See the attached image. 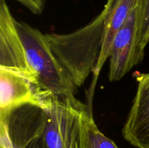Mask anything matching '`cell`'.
I'll return each instance as SVG.
<instances>
[{
	"instance_id": "cell-5",
	"label": "cell",
	"mask_w": 149,
	"mask_h": 148,
	"mask_svg": "<svg viewBox=\"0 0 149 148\" xmlns=\"http://www.w3.org/2000/svg\"><path fill=\"white\" fill-rule=\"evenodd\" d=\"M15 20L6 0H0V68L21 74L36 87Z\"/></svg>"
},
{
	"instance_id": "cell-2",
	"label": "cell",
	"mask_w": 149,
	"mask_h": 148,
	"mask_svg": "<svg viewBox=\"0 0 149 148\" xmlns=\"http://www.w3.org/2000/svg\"><path fill=\"white\" fill-rule=\"evenodd\" d=\"M15 24L40 97H75L78 87L52 52L46 34L24 22L15 20Z\"/></svg>"
},
{
	"instance_id": "cell-6",
	"label": "cell",
	"mask_w": 149,
	"mask_h": 148,
	"mask_svg": "<svg viewBox=\"0 0 149 148\" xmlns=\"http://www.w3.org/2000/svg\"><path fill=\"white\" fill-rule=\"evenodd\" d=\"M136 94L128 114L122 136L137 148H149V73L135 72Z\"/></svg>"
},
{
	"instance_id": "cell-1",
	"label": "cell",
	"mask_w": 149,
	"mask_h": 148,
	"mask_svg": "<svg viewBox=\"0 0 149 148\" xmlns=\"http://www.w3.org/2000/svg\"><path fill=\"white\" fill-rule=\"evenodd\" d=\"M115 2L106 1L94 20L76 31L65 34L46 33L52 52L78 88L84 84L97 65L108 17Z\"/></svg>"
},
{
	"instance_id": "cell-10",
	"label": "cell",
	"mask_w": 149,
	"mask_h": 148,
	"mask_svg": "<svg viewBox=\"0 0 149 148\" xmlns=\"http://www.w3.org/2000/svg\"><path fill=\"white\" fill-rule=\"evenodd\" d=\"M136 7V39L134 57L135 65L142 62L145 55V49L149 43V0H138Z\"/></svg>"
},
{
	"instance_id": "cell-13",
	"label": "cell",
	"mask_w": 149,
	"mask_h": 148,
	"mask_svg": "<svg viewBox=\"0 0 149 148\" xmlns=\"http://www.w3.org/2000/svg\"><path fill=\"white\" fill-rule=\"evenodd\" d=\"M26 148H45V145H44L43 141H42V137L39 136V137L33 139Z\"/></svg>"
},
{
	"instance_id": "cell-7",
	"label": "cell",
	"mask_w": 149,
	"mask_h": 148,
	"mask_svg": "<svg viewBox=\"0 0 149 148\" xmlns=\"http://www.w3.org/2000/svg\"><path fill=\"white\" fill-rule=\"evenodd\" d=\"M137 26V7L132 10L113 39L109 52V79L111 82L122 79L135 66Z\"/></svg>"
},
{
	"instance_id": "cell-11",
	"label": "cell",
	"mask_w": 149,
	"mask_h": 148,
	"mask_svg": "<svg viewBox=\"0 0 149 148\" xmlns=\"http://www.w3.org/2000/svg\"><path fill=\"white\" fill-rule=\"evenodd\" d=\"M83 148H119L98 129L93 118L92 107H89L84 117Z\"/></svg>"
},
{
	"instance_id": "cell-8",
	"label": "cell",
	"mask_w": 149,
	"mask_h": 148,
	"mask_svg": "<svg viewBox=\"0 0 149 148\" xmlns=\"http://www.w3.org/2000/svg\"><path fill=\"white\" fill-rule=\"evenodd\" d=\"M28 104L43 107L35 86L21 74L0 68V113Z\"/></svg>"
},
{
	"instance_id": "cell-3",
	"label": "cell",
	"mask_w": 149,
	"mask_h": 148,
	"mask_svg": "<svg viewBox=\"0 0 149 148\" xmlns=\"http://www.w3.org/2000/svg\"><path fill=\"white\" fill-rule=\"evenodd\" d=\"M75 97L44 100L46 122L41 134L45 148H83L84 117L89 107Z\"/></svg>"
},
{
	"instance_id": "cell-14",
	"label": "cell",
	"mask_w": 149,
	"mask_h": 148,
	"mask_svg": "<svg viewBox=\"0 0 149 148\" xmlns=\"http://www.w3.org/2000/svg\"><path fill=\"white\" fill-rule=\"evenodd\" d=\"M108 1H116V0H108Z\"/></svg>"
},
{
	"instance_id": "cell-4",
	"label": "cell",
	"mask_w": 149,
	"mask_h": 148,
	"mask_svg": "<svg viewBox=\"0 0 149 148\" xmlns=\"http://www.w3.org/2000/svg\"><path fill=\"white\" fill-rule=\"evenodd\" d=\"M46 118L43 107L32 104L0 113V148H26L41 136Z\"/></svg>"
},
{
	"instance_id": "cell-9",
	"label": "cell",
	"mask_w": 149,
	"mask_h": 148,
	"mask_svg": "<svg viewBox=\"0 0 149 148\" xmlns=\"http://www.w3.org/2000/svg\"><path fill=\"white\" fill-rule=\"evenodd\" d=\"M138 0H116L111 9L105 30L103 46L99 57L98 62L95 68L93 73V80L91 85V93L94 90L96 81L105 62L109 59V52L113 43V39L118 30L121 28L130 13L136 7Z\"/></svg>"
},
{
	"instance_id": "cell-12",
	"label": "cell",
	"mask_w": 149,
	"mask_h": 148,
	"mask_svg": "<svg viewBox=\"0 0 149 148\" xmlns=\"http://www.w3.org/2000/svg\"><path fill=\"white\" fill-rule=\"evenodd\" d=\"M35 15H40L45 6V0H16Z\"/></svg>"
}]
</instances>
